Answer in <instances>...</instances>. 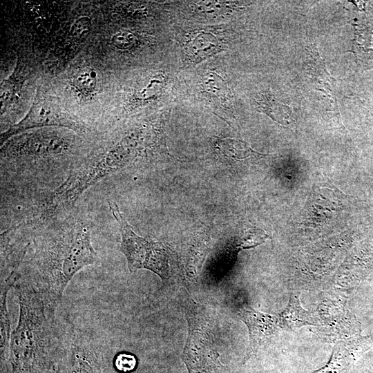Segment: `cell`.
Here are the masks:
<instances>
[{"instance_id": "2e32d148", "label": "cell", "mask_w": 373, "mask_h": 373, "mask_svg": "<svg viewBox=\"0 0 373 373\" xmlns=\"http://www.w3.org/2000/svg\"><path fill=\"white\" fill-rule=\"evenodd\" d=\"M90 27V19L87 17H81L73 23L70 32L74 37L82 39L88 35Z\"/></svg>"}, {"instance_id": "6da1fadb", "label": "cell", "mask_w": 373, "mask_h": 373, "mask_svg": "<svg viewBox=\"0 0 373 373\" xmlns=\"http://www.w3.org/2000/svg\"><path fill=\"white\" fill-rule=\"evenodd\" d=\"M33 251L17 278L40 295L48 315L56 319L64 291L74 276L97 261L90 229L83 222L50 229L35 237Z\"/></svg>"}, {"instance_id": "7a4b0ae2", "label": "cell", "mask_w": 373, "mask_h": 373, "mask_svg": "<svg viewBox=\"0 0 373 373\" xmlns=\"http://www.w3.org/2000/svg\"><path fill=\"white\" fill-rule=\"evenodd\" d=\"M12 289L18 300L19 318L11 332L10 373H48L57 364L58 329L39 293L17 278Z\"/></svg>"}, {"instance_id": "5b68a950", "label": "cell", "mask_w": 373, "mask_h": 373, "mask_svg": "<svg viewBox=\"0 0 373 373\" xmlns=\"http://www.w3.org/2000/svg\"><path fill=\"white\" fill-rule=\"evenodd\" d=\"M57 367L61 373H102L100 345L91 334L74 325H58Z\"/></svg>"}, {"instance_id": "8fae6325", "label": "cell", "mask_w": 373, "mask_h": 373, "mask_svg": "<svg viewBox=\"0 0 373 373\" xmlns=\"http://www.w3.org/2000/svg\"><path fill=\"white\" fill-rule=\"evenodd\" d=\"M216 149L227 159L240 160L254 154L245 142L232 138L217 139Z\"/></svg>"}, {"instance_id": "3957f363", "label": "cell", "mask_w": 373, "mask_h": 373, "mask_svg": "<svg viewBox=\"0 0 373 373\" xmlns=\"http://www.w3.org/2000/svg\"><path fill=\"white\" fill-rule=\"evenodd\" d=\"M203 307L191 301L188 311L189 334L183 360L189 373H226L216 348L211 321Z\"/></svg>"}, {"instance_id": "7c38bea8", "label": "cell", "mask_w": 373, "mask_h": 373, "mask_svg": "<svg viewBox=\"0 0 373 373\" xmlns=\"http://www.w3.org/2000/svg\"><path fill=\"white\" fill-rule=\"evenodd\" d=\"M62 143L55 137L35 138L30 144L31 150L39 154L59 153L62 150Z\"/></svg>"}, {"instance_id": "8992f818", "label": "cell", "mask_w": 373, "mask_h": 373, "mask_svg": "<svg viewBox=\"0 0 373 373\" xmlns=\"http://www.w3.org/2000/svg\"><path fill=\"white\" fill-rule=\"evenodd\" d=\"M238 314L249 331V343L246 359L256 354L261 346L269 343L282 330L278 315L261 312L247 307L239 309Z\"/></svg>"}, {"instance_id": "4fadbf2b", "label": "cell", "mask_w": 373, "mask_h": 373, "mask_svg": "<svg viewBox=\"0 0 373 373\" xmlns=\"http://www.w3.org/2000/svg\"><path fill=\"white\" fill-rule=\"evenodd\" d=\"M96 77L97 75L94 70L85 68L75 75L74 84L82 91L90 93L95 87Z\"/></svg>"}, {"instance_id": "9a60e30c", "label": "cell", "mask_w": 373, "mask_h": 373, "mask_svg": "<svg viewBox=\"0 0 373 373\" xmlns=\"http://www.w3.org/2000/svg\"><path fill=\"white\" fill-rule=\"evenodd\" d=\"M113 365L117 371L128 373L134 370L136 367L137 358L131 353L121 352L116 355Z\"/></svg>"}, {"instance_id": "ba28073f", "label": "cell", "mask_w": 373, "mask_h": 373, "mask_svg": "<svg viewBox=\"0 0 373 373\" xmlns=\"http://www.w3.org/2000/svg\"><path fill=\"white\" fill-rule=\"evenodd\" d=\"M278 316L282 330H294L316 323V318L302 307L297 294L291 295L287 305Z\"/></svg>"}, {"instance_id": "277c9868", "label": "cell", "mask_w": 373, "mask_h": 373, "mask_svg": "<svg viewBox=\"0 0 373 373\" xmlns=\"http://www.w3.org/2000/svg\"><path fill=\"white\" fill-rule=\"evenodd\" d=\"M111 212L115 218L121 234L120 251L124 255L128 269L135 272L147 269L162 280L169 278V252L160 241L149 240L137 235L124 217L118 205L108 201Z\"/></svg>"}, {"instance_id": "30bf717a", "label": "cell", "mask_w": 373, "mask_h": 373, "mask_svg": "<svg viewBox=\"0 0 373 373\" xmlns=\"http://www.w3.org/2000/svg\"><path fill=\"white\" fill-rule=\"evenodd\" d=\"M188 55L195 62H200L222 50L216 37L209 32H200L185 46Z\"/></svg>"}, {"instance_id": "9c48e42d", "label": "cell", "mask_w": 373, "mask_h": 373, "mask_svg": "<svg viewBox=\"0 0 373 373\" xmlns=\"http://www.w3.org/2000/svg\"><path fill=\"white\" fill-rule=\"evenodd\" d=\"M12 287L8 284H1L0 287V350L1 373H10L9 355L11 337L10 320L7 305L8 291Z\"/></svg>"}, {"instance_id": "52a82bcc", "label": "cell", "mask_w": 373, "mask_h": 373, "mask_svg": "<svg viewBox=\"0 0 373 373\" xmlns=\"http://www.w3.org/2000/svg\"><path fill=\"white\" fill-rule=\"evenodd\" d=\"M365 351L359 338L337 344L327 363L312 373H347L357 356Z\"/></svg>"}, {"instance_id": "5bb4252c", "label": "cell", "mask_w": 373, "mask_h": 373, "mask_svg": "<svg viewBox=\"0 0 373 373\" xmlns=\"http://www.w3.org/2000/svg\"><path fill=\"white\" fill-rule=\"evenodd\" d=\"M202 84L204 89L211 92L216 95L224 96L227 91V85L222 77L214 72H209L203 77Z\"/></svg>"}, {"instance_id": "e0dca14e", "label": "cell", "mask_w": 373, "mask_h": 373, "mask_svg": "<svg viewBox=\"0 0 373 373\" xmlns=\"http://www.w3.org/2000/svg\"><path fill=\"white\" fill-rule=\"evenodd\" d=\"M135 42V36L128 31H120L112 37L113 44L119 49H126L131 47Z\"/></svg>"}]
</instances>
